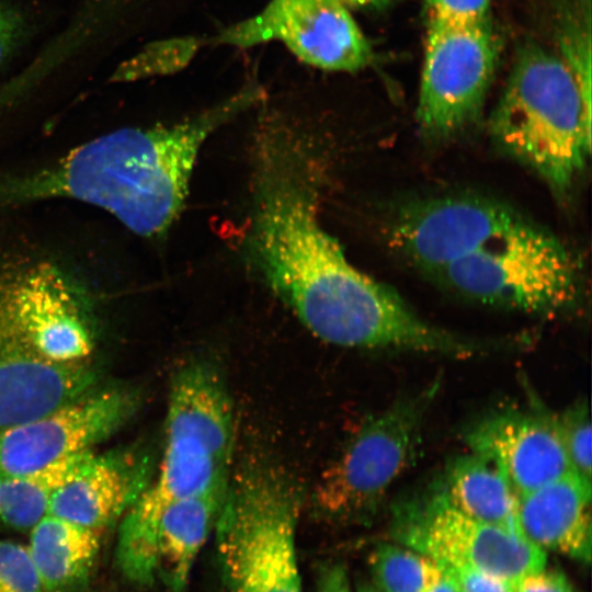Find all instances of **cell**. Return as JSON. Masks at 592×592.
<instances>
[{
	"label": "cell",
	"mask_w": 592,
	"mask_h": 592,
	"mask_svg": "<svg viewBox=\"0 0 592 592\" xmlns=\"http://www.w3.org/2000/svg\"><path fill=\"white\" fill-rule=\"evenodd\" d=\"M437 482L449 502L465 514L523 535L517 496L491 459L469 451L452 459Z\"/></svg>",
	"instance_id": "19"
},
{
	"label": "cell",
	"mask_w": 592,
	"mask_h": 592,
	"mask_svg": "<svg viewBox=\"0 0 592 592\" xmlns=\"http://www.w3.org/2000/svg\"><path fill=\"white\" fill-rule=\"evenodd\" d=\"M556 421L572 471L591 482L592 428L588 402L576 401L557 413Z\"/></svg>",
	"instance_id": "22"
},
{
	"label": "cell",
	"mask_w": 592,
	"mask_h": 592,
	"mask_svg": "<svg viewBox=\"0 0 592 592\" xmlns=\"http://www.w3.org/2000/svg\"><path fill=\"white\" fill-rule=\"evenodd\" d=\"M147 453L98 457L52 497L48 514L99 532L119 519L149 485Z\"/></svg>",
	"instance_id": "15"
},
{
	"label": "cell",
	"mask_w": 592,
	"mask_h": 592,
	"mask_svg": "<svg viewBox=\"0 0 592 592\" xmlns=\"http://www.w3.org/2000/svg\"><path fill=\"white\" fill-rule=\"evenodd\" d=\"M26 31L22 11L11 2L0 0V67L20 48Z\"/></svg>",
	"instance_id": "25"
},
{
	"label": "cell",
	"mask_w": 592,
	"mask_h": 592,
	"mask_svg": "<svg viewBox=\"0 0 592 592\" xmlns=\"http://www.w3.org/2000/svg\"><path fill=\"white\" fill-rule=\"evenodd\" d=\"M0 592H45L26 546L0 539Z\"/></svg>",
	"instance_id": "24"
},
{
	"label": "cell",
	"mask_w": 592,
	"mask_h": 592,
	"mask_svg": "<svg viewBox=\"0 0 592 592\" xmlns=\"http://www.w3.org/2000/svg\"><path fill=\"white\" fill-rule=\"evenodd\" d=\"M356 592H382L377 587L368 580L360 579L355 588Z\"/></svg>",
	"instance_id": "32"
},
{
	"label": "cell",
	"mask_w": 592,
	"mask_h": 592,
	"mask_svg": "<svg viewBox=\"0 0 592 592\" xmlns=\"http://www.w3.org/2000/svg\"><path fill=\"white\" fill-rule=\"evenodd\" d=\"M95 457L89 451L24 474H0V522L14 528H32L48 513L55 491Z\"/></svg>",
	"instance_id": "20"
},
{
	"label": "cell",
	"mask_w": 592,
	"mask_h": 592,
	"mask_svg": "<svg viewBox=\"0 0 592 592\" xmlns=\"http://www.w3.org/2000/svg\"><path fill=\"white\" fill-rule=\"evenodd\" d=\"M517 499L520 527L528 540L590 561L591 482L570 471Z\"/></svg>",
	"instance_id": "16"
},
{
	"label": "cell",
	"mask_w": 592,
	"mask_h": 592,
	"mask_svg": "<svg viewBox=\"0 0 592 592\" xmlns=\"http://www.w3.org/2000/svg\"><path fill=\"white\" fill-rule=\"evenodd\" d=\"M432 275L479 304L539 317L570 310L582 289L572 254L532 221Z\"/></svg>",
	"instance_id": "6"
},
{
	"label": "cell",
	"mask_w": 592,
	"mask_h": 592,
	"mask_svg": "<svg viewBox=\"0 0 592 592\" xmlns=\"http://www.w3.org/2000/svg\"><path fill=\"white\" fill-rule=\"evenodd\" d=\"M263 96L248 84L178 123L116 129L39 169L0 174V210L66 198L107 212L140 237H159L183 209L205 141Z\"/></svg>",
	"instance_id": "2"
},
{
	"label": "cell",
	"mask_w": 592,
	"mask_h": 592,
	"mask_svg": "<svg viewBox=\"0 0 592 592\" xmlns=\"http://www.w3.org/2000/svg\"><path fill=\"white\" fill-rule=\"evenodd\" d=\"M271 41L323 70L355 72L373 60L369 42L342 0H271L214 38L240 48Z\"/></svg>",
	"instance_id": "11"
},
{
	"label": "cell",
	"mask_w": 592,
	"mask_h": 592,
	"mask_svg": "<svg viewBox=\"0 0 592 592\" xmlns=\"http://www.w3.org/2000/svg\"><path fill=\"white\" fill-rule=\"evenodd\" d=\"M491 0H426L429 18L469 21L489 16Z\"/></svg>",
	"instance_id": "27"
},
{
	"label": "cell",
	"mask_w": 592,
	"mask_h": 592,
	"mask_svg": "<svg viewBox=\"0 0 592 592\" xmlns=\"http://www.w3.org/2000/svg\"><path fill=\"white\" fill-rule=\"evenodd\" d=\"M95 372L83 361L41 355L10 317L0 297V429L26 422L92 391Z\"/></svg>",
	"instance_id": "14"
},
{
	"label": "cell",
	"mask_w": 592,
	"mask_h": 592,
	"mask_svg": "<svg viewBox=\"0 0 592 592\" xmlns=\"http://www.w3.org/2000/svg\"><path fill=\"white\" fill-rule=\"evenodd\" d=\"M591 89L558 54L531 44L513 64L489 130L497 147L559 195L591 152Z\"/></svg>",
	"instance_id": "4"
},
{
	"label": "cell",
	"mask_w": 592,
	"mask_h": 592,
	"mask_svg": "<svg viewBox=\"0 0 592 592\" xmlns=\"http://www.w3.org/2000/svg\"><path fill=\"white\" fill-rule=\"evenodd\" d=\"M439 383L399 396L366 420L320 475L311 492L316 515L334 523L372 521L414 457Z\"/></svg>",
	"instance_id": "7"
},
{
	"label": "cell",
	"mask_w": 592,
	"mask_h": 592,
	"mask_svg": "<svg viewBox=\"0 0 592 592\" xmlns=\"http://www.w3.org/2000/svg\"><path fill=\"white\" fill-rule=\"evenodd\" d=\"M303 504L300 485L275 458L254 453L234 466L215 522L224 592H304L295 542Z\"/></svg>",
	"instance_id": "5"
},
{
	"label": "cell",
	"mask_w": 592,
	"mask_h": 592,
	"mask_svg": "<svg viewBox=\"0 0 592 592\" xmlns=\"http://www.w3.org/2000/svg\"><path fill=\"white\" fill-rule=\"evenodd\" d=\"M349 8L355 9H379L390 2V0H342Z\"/></svg>",
	"instance_id": "31"
},
{
	"label": "cell",
	"mask_w": 592,
	"mask_h": 592,
	"mask_svg": "<svg viewBox=\"0 0 592 592\" xmlns=\"http://www.w3.org/2000/svg\"><path fill=\"white\" fill-rule=\"evenodd\" d=\"M456 582L459 592H515V584L469 566H439Z\"/></svg>",
	"instance_id": "26"
},
{
	"label": "cell",
	"mask_w": 592,
	"mask_h": 592,
	"mask_svg": "<svg viewBox=\"0 0 592 592\" xmlns=\"http://www.w3.org/2000/svg\"><path fill=\"white\" fill-rule=\"evenodd\" d=\"M316 579V592H353L345 566L341 562L321 565Z\"/></svg>",
	"instance_id": "29"
},
{
	"label": "cell",
	"mask_w": 592,
	"mask_h": 592,
	"mask_svg": "<svg viewBox=\"0 0 592 592\" xmlns=\"http://www.w3.org/2000/svg\"><path fill=\"white\" fill-rule=\"evenodd\" d=\"M530 223L511 206L479 195H445L410 202L392 216L390 244L433 274Z\"/></svg>",
	"instance_id": "10"
},
{
	"label": "cell",
	"mask_w": 592,
	"mask_h": 592,
	"mask_svg": "<svg viewBox=\"0 0 592 592\" xmlns=\"http://www.w3.org/2000/svg\"><path fill=\"white\" fill-rule=\"evenodd\" d=\"M368 567L382 592H428L442 574L433 559L397 543L378 544Z\"/></svg>",
	"instance_id": "21"
},
{
	"label": "cell",
	"mask_w": 592,
	"mask_h": 592,
	"mask_svg": "<svg viewBox=\"0 0 592 592\" xmlns=\"http://www.w3.org/2000/svg\"><path fill=\"white\" fill-rule=\"evenodd\" d=\"M127 387L91 391L44 415L0 429V474H24L89 451L136 412Z\"/></svg>",
	"instance_id": "12"
},
{
	"label": "cell",
	"mask_w": 592,
	"mask_h": 592,
	"mask_svg": "<svg viewBox=\"0 0 592 592\" xmlns=\"http://www.w3.org/2000/svg\"><path fill=\"white\" fill-rule=\"evenodd\" d=\"M228 486L229 481L180 499L163 511L157 533V573L172 592H183L186 588L195 558L215 525Z\"/></svg>",
	"instance_id": "17"
},
{
	"label": "cell",
	"mask_w": 592,
	"mask_h": 592,
	"mask_svg": "<svg viewBox=\"0 0 592 592\" xmlns=\"http://www.w3.org/2000/svg\"><path fill=\"white\" fill-rule=\"evenodd\" d=\"M29 556L45 592H78L100 551L99 532L46 514L32 528Z\"/></svg>",
	"instance_id": "18"
},
{
	"label": "cell",
	"mask_w": 592,
	"mask_h": 592,
	"mask_svg": "<svg viewBox=\"0 0 592 592\" xmlns=\"http://www.w3.org/2000/svg\"><path fill=\"white\" fill-rule=\"evenodd\" d=\"M497 57L498 42L489 16L429 19L417 109L425 138H452L478 119Z\"/></svg>",
	"instance_id": "9"
},
{
	"label": "cell",
	"mask_w": 592,
	"mask_h": 592,
	"mask_svg": "<svg viewBox=\"0 0 592 592\" xmlns=\"http://www.w3.org/2000/svg\"><path fill=\"white\" fill-rule=\"evenodd\" d=\"M428 592H459L454 579L442 571L440 579L430 588Z\"/></svg>",
	"instance_id": "30"
},
{
	"label": "cell",
	"mask_w": 592,
	"mask_h": 592,
	"mask_svg": "<svg viewBox=\"0 0 592 592\" xmlns=\"http://www.w3.org/2000/svg\"><path fill=\"white\" fill-rule=\"evenodd\" d=\"M257 134L243 254L315 337L353 349L434 353L444 333L400 295L353 266L321 225V166L311 141L280 121Z\"/></svg>",
	"instance_id": "1"
},
{
	"label": "cell",
	"mask_w": 592,
	"mask_h": 592,
	"mask_svg": "<svg viewBox=\"0 0 592 592\" xmlns=\"http://www.w3.org/2000/svg\"><path fill=\"white\" fill-rule=\"evenodd\" d=\"M234 449V405L221 368L206 356L184 361L171 378L157 477L127 510L118 530L116 565L125 579L136 584L153 581L163 511L174 501L228 482Z\"/></svg>",
	"instance_id": "3"
},
{
	"label": "cell",
	"mask_w": 592,
	"mask_h": 592,
	"mask_svg": "<svg viewBox=\"0 0 592 592\" xmlns=\"http://www.w3.org/2000/svg\"><path fill=\"white\" fill-rule=\"evenodd\" d=\"M515 592H576L566 576L559 570H540L523 577Z\"/></svg>",
	"instance_id": "28"
},
{
	"label": "cell",
	"mask_w": 592,
	"mask_h": 592,
	"mask_svg": "<svg viewBox=\"0 0 592 592\" xmlns=\"http://www.w3.org/2000/svg\"><path fill=\"white\" fill-rule=\"evenodd\" d=\"M390 537L439 566H469L516 585L544 569L545 550L524 535L476 520L446 498L437 481L397 501Z\"/></svg>",
	"instance_id": "8"
},
{
	"label": "cell",
	"mask_w": 592,
	"mask_h": 592,
	"mask_svg": "<svg viewBox=\"0 0 592 592\" xmlns=\"http://www.w3.org/2000/svg\"><path fill=\"white\" fill-rule=\"evenodd\" d=\"M196 47V43L187 39L155 43L122 62L111 76V81L127 82L169 72L189 60Z\"/></svg>",
	"instance_id": "23"
},
{
	"label": "cell",
	"mask_w": 592,
	"mask_h": 592,
	"mask_svg": "<svg viewBox=\"0 0 592 592\" xmlns=\"http://www.w3.org/2000/svg\"><path fill=\"white\" fill-rule=\"evenodd\" d=\"M464 440L501 469L517 498L572 471L556 413L539 403L492 409L468 425Z\"/></svg>",
	"instance_id": "13"
}]
</instances>
